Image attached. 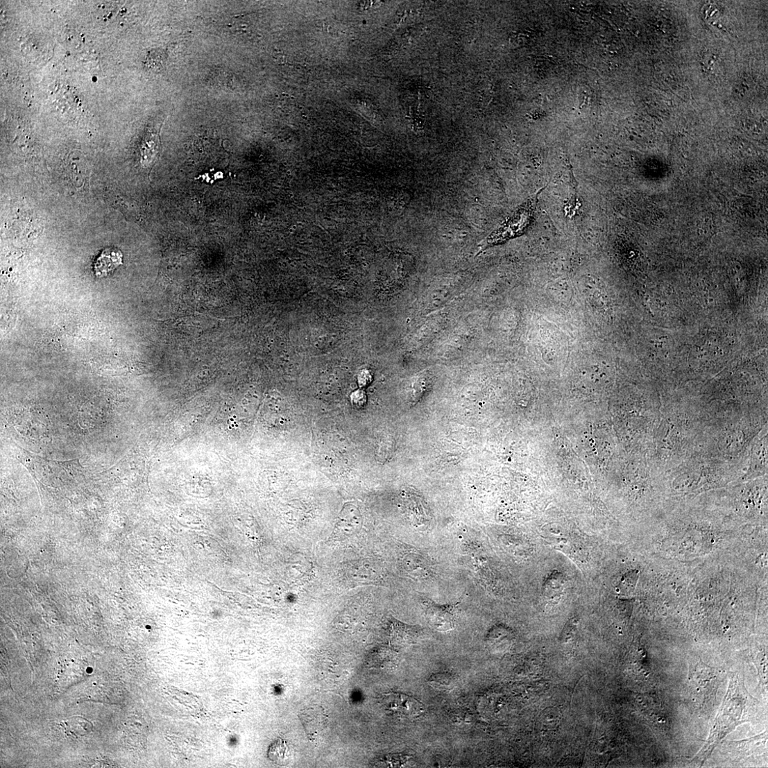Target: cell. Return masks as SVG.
Wrapping results in <instances>:
<instances>
[{
	"instance_id": "obj_6",
	"label": "cell",
	"mask_w": 768,
	"mask_h": 768,
	"mask_svg": "<svg viewBox=\"0 0 768 768\" xmlns=\"http://www.w3.org/2000/svg\"><path fill=\"white\" fill-rule=\"evenodd\" d=\"M422 632L414 626L408 625L400 621L391 622L390 639L393 645L401 647L415 645L421 638Z\"/></svg>"
},
{
	"instance_id": "obj_1",
	"label": "cell",
	"mask_w": 768,
	"mask_h": 768,
	"mask_svg": "<svg viewBox=\"0 0 768 768\" xmlns=\"http://www.w3.org/2000/svg\"><path fill=\"white\" fill-rule=\"evenodd\" d=\"M544 189H540L522 205L496 232L489 237L487 246L502 244L509 239L524 234L531 225L536 212L538 195Z\"/></svg>"
},
{
	"instance_id": "obj_12",
	"label": "cell",
	"mask_w": 768,
	"mask_h": 768,
	"mask_svg": "<svg viewBox=\"0 0 768 768\" xmlns=\"http://www.w3.org/2000/svg\"><path fill=\"white\" fill-rule=\"evenodd\" d=\"M290 756V749L286 741L278 738L269 747L268 758L277 765H284Z\"/></svg>"
},
{
	"instance_id": "obj_5",
	"label": "cell",
	"mask_w": 768,
	"mask_h": 768,
	"mask_svg": "<svg viewBox=\"0 0 768 768\" xmlns=\"http://www.w3.org/2000/svg\"><path fill=\"white\" fill-rule=\"evenodd\" d=\"M425 615L432 627L438 632H449L454 628L455 616L450 606L429 605Z\"/></svg>"
},
{
	"instance_id": "obj_3",
	"label": "cell",
	"mask_w": 768,
	"mask_h": 768,
	"mask_svg": "<svg viewBox=\"0 0 768 768\" xmlns=\"http://www.w3.org/2000/svg\"><path fill=\"white\" fill-rule=\"evenodd\" d=\"M382 703L394 717L404 719H418L424 713V706L416 699L402 693L385 694Z\"/></svg>"
},
{
	"instance_id": "obj_10",
	"label": "cell",
	"mask_w": 768,
	"mask_h": 768,
	"mask_svg": "<svg viewBox=\"0 0 768 768\" xmlns=\"http://www.w3.org/2000/svg\"><path fill=\"white\" fill-rule=\"evenodd\" d=\"M561 719V716L558 708L556 707L547 708L540 713L538 718V728L540 732H552L558 728Z\"/></svg>"
},
{
	"instance_id": "obj_11",
	"label": "cell",
	"mask_w": 768,
	"mask_h": 768,
	"mask_svg": "<svg viewBox=\"0 0 768 768\" xmlns=\"http://www.w3.org/2000/svg\"><path fill=\"white\" fill-rule=\"evenodd\" d=\"M428 684L434 689L439 691L450 692L457 687L458 681L455 676L447 672H438L431 675Z\"/></svg>"
},
{
	"instance_id": "obj_9",
	"label": "cell",
	"mask_w": 768,
	"mask_h": 768,
	"mask_svg": "<svg viewBox=\"0 0 768 768\" xmlns=\"http://www.w3.org/2000/svg\"><path fill=\"white\" fill-rule=\"evenodd\" d=\"M407 572L415 579H424L430 574V566L423 556L418 554H409L404 558Z\"/></svg>"
},
{
	"instance_id": "obj_4",
	"label": "cell",
	"mask_w": 768,
	"mask_h": 768,
	"mask_svg": "<svg viewBox=\"0 0 768 768\" xmlns=\"http://www.w3.org/2000/svg\"><path fill=\"white\" fill-rule=\"evenodd\" d=\"M361 524L362 518L357 506L345 504L339 512L332 536L339 539L350 537L359 531Z\"/></svg>"
},
{
	"instance_id": "obj_7",
	"label": "cell",
	"mask_w": 768,
	"mask_h": 768,
	"mask_svg": "<svg viewBox=\"0 0 768 768\" xmlns=\"http://www.w3.org/2000/svg\"><path fill=\"white\" fill-rule=\"evenodd\" d=\"M123 253L116 248L104 249L94 264L95 274L99 278L108 275L110 272L123 265Z\"/></svg>"
},
{
	"instance_id": "obj_8",
	"label": "cell",
	"mask_w": 768,
	"mask_h": 768,
	"mask_svg": "<svg viewBox=\"0 0 768 768\" xmlns=\"http://www.w3.org/2000/svg\"><path fill=\"white\" fill-rule=\"evenodd\" d=\"M67 737L71 739L83 737L93 731L94 725L87 719L81 717H70L61 724Z\"/></svg>"
},
{
	"instance_id": "obj_2",
	"label": "cell",
	"mask_w": 768,
	"mask_h": 768,
	"mask_svg": "<svg viewBox=\"0 0 768 768\" xmlns=\"http://www.w3.org/2000/svg\"><path fill=\"white\" fill-rule=\"evenodd\" d=\"M299 718L309 741L318 745L324 742L329 731L330 719L325 709L313 705L302 710Z\"/></svg>"
},
{
	"instance_id": "obj_13",
	"label": "cell",
	"mask_w": 768,
	"mask_h": 768,
	"mask_svg": "<svg viewBox=\"0 0 768 768\" xmlns=\"http://www.w3.org/2000/svg\"><path fill=\"white\" fill-rule=\"evenodd\" d=\"M578 622L577 620H570L567 623L565 628L562 633V638L564 640H567L569 638L572 637L574 631L577 629Z\"/></svg>"
}]
</instances>
